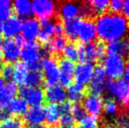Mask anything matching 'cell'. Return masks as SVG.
<instances>
[{"label":"cell","mask_w":129,"mask_h":128,"mask_svg":"<svg viewBox=\"0 0 129 128\" xmlns=\"http://www.w3.org/2000/svg\"><path fill=\"white\" fill-rule=\"evenodd\" d=\"M97 36L103 42H112L124 39L128 32V22L119 13H104L95 22Z\"/></svg>","instance_id":"1"},{"label":"cell","mask_w":129,"mask_h":128,"mask_svg":"<svg viewBox=\"0 0 129 128\" xmlns=\"http://www.w3.org/2000/svg\"><path fill=\"white\" fill-rule=\"evenodd\" d=\"M63 32L70 40L75 41L79 39L83 44L92 43L97 37L95 23L90 19L81 18L64 21Z\"/></svg>","instance_id":"2"},{"label":"cell","mask_w":129,"mask_h":128,"mask_svg":"<svg viewBox=\"0 0 129 128\" xmlns=\"http://www.w3.org/2000/svg\"><path fill=\"white\" fill-rule=\"evenodd\" d=\"M105 90L123 108L129 109V82L125 79H119L117 81L107 79Z\"/></svg>","instance_id":"3"},{"label":"cell","mask_w":129,"mask_h":128,"mask_svg":"<svg viewBox=\"0 0 129 128\" xmlns=\"http://www.w3.org/2000/svg\"><path fill=\"white\" fill-rule=\"evenodd\" d=\"M20 57L29 70H38L41 68V59L42 57L41 48L35 41H25L22 45Z\"/></svg>","instance_id":"4"},{"label":"cell","mask_w":129,"mask_h":128,"mask_svg":"<svg viewBox=\"0 0 129 128\" xmlns=\"http://www.w3.org/2000/svg\"><path fill=\"white\" fill-rule=\"evenodd\" d=\"M104 68L109 79L117 81L124 75L126 62L125 58L115 54L108 53L104 59Z\"/></svg>","instance_id":"5"},{"label":"cell","mask_w":129,"mask_h":128,"mask_svg":"<svg viewBox=\"0 0 129 128\" xmlns=\"http://www.w3.org/2000/svg\"><path fill=\"white\" fill-rule=\"evenodd\" d=\"M41 67L43 70V77L47 87L55 85L59 82V66L55 57L46 56L41 62Z\"/></svg>","instance_id":"6"},{"label":"cell","mask_w":129,"mask_h":128,"mask_svg":"<svg viewBox=\"0 0 129 128\" xmlns=\"http://www.w3.org/2000/svg\"><path fill=\"white\" fill-rule=\"evenodd\" d=\"M14 39H5L1 45V57L5 63L11 64L17 62L20 57L21 48Z\"/></svg>","instance_id":"7"},{"label":"cell","mask_w":129,"mask_h":128,"mask_svg":"<svg viewBox=\"0 0 129 128\" xmlns=\"http://www.w3.org/2000/svg\"><path fill=\"white\" fill-rule=\"evenodd\" d=\"M19 93L27 104L32 107L41 106L45 101V92L41 88H33L22 86L19 89Z\"/></svg>","instance_id":"8"},{"label":"cell","mask_w":129,"mask_h":128,"mask_svg":"<svg viewBox=\"0 0 129 128\" xmlns=\"http://www.w3.org/2000/svg\"><path fill=\"white\" fill-rule=\"evenodd\" d=\"M56 5L51 0H34L32 3V12L41 19H50L56 12Z\"/></svg>","instance_id":"9"},{"label":"cell","mask_w":129,"mask_h":128,"mask_svg":"<svg viewBox=\"0 0 129 128\" xmlns=\"http://www.w3.org/2000/svg\"><path fill=\"white\" fill-rule=\"evenodd\" d=\"M59 66V82L62 87H69L72 84L74 79V73L76 69V64L74 62L62 58L58 62Z\"/></svg>","instance_id":"10"},{"label":"cell","mask_w":129,"mask_h":128,"mask_svg":"<svg viewBox=\"0 0 129 128\" xmlns=\"http://www.w3.org/2000/svg\"><path fill=\"white\" fill-rule=\"evenodd\" d=\"M106 73L103 65H97L94 67L93 75L90 82V91L92 94L100 95L105 90Z\"/></svg>","instance_id":"11"},{"label":"cell","mask_w":129,"mask_h":128,"mask_svg":"<svg viewBox=\"0 0 129 128\" xmlns=\"http://www.w3.org/2000/svg\"><path fill=\"white\" fill-rule=\"evenodd\" d=\"M104 106V101L100 95L96 94H89L83 98V108L84 109L85 112L89 113V116L91 117H99L102 113Z\"/></svg>","instance_id":"12"},{"label":"cell","mask_w":129,"mask_h":128,"mask_svg":"<svg viewBox=\"0 0 129 128\" xmlns=\"http://www.w3.org/2000/svg\"><path fill=\"white\" fill-rule=\"evenodd\" d=\"M93 63H90V62L79 63L77 66H76L75 73H74V79L76 81V83L83 86L90 84L93 75Z\"/></svg>","instance_id":"13"},{"label":"cell","mask_w":129,"mask_h":128,"mask_svg":"<svg viewBox=\"0 0 129 128\" xmlns=\"http://www.w3.org/2000/svg\"><path fill=\"white\" fill-rule=\"evenodd\" d=\"M45 92V100L48 101L50 104H61L66 102L67 93L66 90L61 84H55V85L47 87Z\"/></svg>","instance_id":"14"},{"label":"cell","mask_w":129,"mask_h":128,"mask_svg":"<svg viewBox=\"0 0 129 128\" xmlns=\"http://www.w3.org/2000/svg\"><path fill=\"white\" fill-rule=\"evenodd\" d=\"M40 22L36 19H26L24 23H22L21 37L25 41H34L40 33Z\"/></svg>","instance_id":"15"},{"label":"cell","mask_w":129,"mask_h":128,"mask_svg":"<svg viewBox=\"0 0 129 128\" xmlns=\"http://www.w3.org/2000/svg\"><path fill=\"white\" fill-rule=\"evenodd\" d=\"M22 21L16 16H11L3 24L2 32L7 39H12L17 37L21 32Z\"/></svg>","instance_id":"16"},{"label":"cell","mask_w":129,"mask_h":128,"mask_svg":"<svg viewBox=\"0 0 129 128\" xmlns=\"http://www.w3.org/2000/svg\"><path fill=\"white\" fill-rule=\"evenodd\" d=\"M24 120L26 125L31 126L40 125L45 121V110L43 106H35L27 109Z\"/></svg>","instance_id":"17"},{"label":"cell","mask_w":129,"mask_h":128,"mask_svg":"<svg viewBox=\"0 0 129 128\" xmlns=\"http://www.w3.org/2000/svg\"><path fill=\"white\" fill-rule=\"evenodd\" d=\"M59 16L64 21L77 19L81 14V7L77 4L72 2H65L61 4L58 8Z\"/></svg>","instance_id":"18"},{"label":"cell","mask_w":129,"mask_h":128,"mask_svg":"<svg viewBox=\"0 0 129 128\" xmlns=\"http://www.w3.org/2000/svg\"><path fill=\"white\" fill-rule=\"evenodd\" d=\"M40 33L38 35L40 42L43 45H46L52 39V37L54 35V26L55 23L51 19H41L40 22Z\"/></svg>","instance_id":"19"},{"label":"cell","mask_w":129,"mask_h":128,"mask_svg":"<svg viewBox=\"0 0 129 128\" xmlns=\"http://www.w3.org/2000/svg\"><path fill=\"white\" fill-rule=\"evenodd\" d=\"M18 92V88L14 82H8L5 84L0 91V109H5L10 102L15 97Z\"/></svg>","instance_id":"20"},{"label":"cell","mask_w":129,"mask_h":128,"mask_svg":"<svg viewBox=\"0 0 129 128\" xmlns=\"http://www.w3.org/2000/svg\"><path fill=\"white\" fill-rule=\"evenodd\" d=\"M45 110V121L48 124V127H54L59 124L60 118L61 117L60 105L54 104H49Z\"/></svg>","instance_id":"21"},{"label":"cell","mask_w":129,"mask_h":128,"mask_svg":"<svg viewBox=\"0 0 129 128\" xmlns=\"http://www.w3.org/2000/svg\"><path fill=\"white\" fill-rule=\"evenodd\" d=\"M107 52L120 55L123 58L125 56H129V39L124 38L110 42L107 46Z\"/></svg>","instance_id":"22"},{"label":"cell","mask_w":129,"mask_h":128,"mask_svg":"<svg viewBox=\"0 0 129 128\" xmlns=\"http://www.w3.org/2000/svg\"><path fill=\"white\" fill-rule=\"evenodd\" d=\"M12 5L19 19H27L32 15V3L28 0H15Z\"/></svg>","instance_id":"23"},{"label":"cell","mask_w":129,"mask_h":128,"mask_svg":"<svg viewBox=\"0 0 129 128\" xmlns=\"http://www.w3.org/2000/svg\"><path fill=\"white\" fill-rule=\"evenodd\" d=\"M29 68L24 62H17L13 66V80L14 83L21 86H25Z\"/></svg>","instance_id":"24"},{"label":"cell","mask_w":129,"mask_h":128,"mask_svg":"<svg viewBox=\"0 0 129 128\" xmlns=\"http://www.w3.org/2000/svg\"><path fill=\"white\" fill-rule=\"evenodd\" d=\"M67 98L70 100V102L74 104H78L81 102L84 97L85 89L84 86L80 85L78 83H72L68 87V90L66 91Z\"/></svg>","instance_id":"25"},{"label":"cell","mask_w":129,"mask_h":128,"mask_svg":"<svg viewBox=\"0 0 129 128\" xmlns=\"http://www.w3.org/2000/svg\"><path fill=\"white\" fill-rule=\"evenodd\" d=\"M28 104L22 97H14L7 106V111L10 114L20 116L26 112Z\"/></svg>","instance_id":"26"},{"label":"cell","mask_w":129,"mask_h":128,"mask_svg":"<svg viewBox=\"0 0 129 128\" xmlns=\"http://www.w3.org/2000/svg\"><path fill=\"white\" fill-rule=\"evenodd\" d=\"M66 39L63 36H55L48 43V44L44 45L46 47L47 50H48V54H54L57 55L62 52L64 47L66 46Z\"/></svg>","instance_id":"27"},{"label":"cell","mask_w":129,"mask_h":128,"mask_svg":"<svg viewBox=\"0 0 129 128\" xmlns=\"http://www.w3.org/2000/svg\"><path fill=\"white\" fill-rule=\"evenodd\" d=\"M43 80H44V77H43V74L41 69L31 70V71H29L28 75H27L25 86L37 88L40 85H41Z\"/></svg>","instance_id":"28"},{"label":"cell","mask_w":129,"mask_h":128,"mask_svg":"<svg viewBox=\"0 0 129 128\" xmlns=\"http://www.w3.org/2000/svg\"><path fill=\"white\" fill-rule=\"evenodd\" d=\"M12 12V2L9 0H0V21L6 20Z\"/></svg>","instance_id":"29"},{"label":"cell","mask_w":129,"mask_h":128,"mask_svg":"<svg viewBox=\"0 0 129 128\" xmlns=\"http://www.w3.org/2000/svg\"><path fill=\"white\" fill-rule=\"evenodd\" d=\"M62 54L64 58L67 60L72 61V62L77 60V48L73 42L66 44L62 50Z\"/></svg>","instance_id":"30"},{"label":"cell","mask_w":129,"mask_h":128,"mask_svg":"<svg viewBox=\"0 0 129 128\" xmlns=\"http://www.w3.org/2000/svg\"><path fill=\"white\" fill-rule=\"evenodd\" d=\"M84 58L85 62H90V63H93L97 60L95 44L94 43L84 44Z\"/></svg>","instance_id":"31"},{"label":"cell","mask_w":129,"mask_h":128,"mask_svg":"<svg viewBox=\"0 0 129 128\" xmlns=\"http://www.w3.org/2000/svg\"><path fill=\"white\" fill-rule=\"evenodd\" d=\"M77 128H99L98 118L86 115L83 119L79 121Z\"/></svg>","instance_id":"32"},{"label":"cell","mask_w":129,"mask_h":128,"mask_svg":"<svg viewBox=\"0 0 129 128\" xmlns=\"http://www.w3.org/2000/svg\"><path fill=\"white\" fill-rule=\"evenodd\" d=\"M77 121L71 116V114L61 115L59 121L60 128H76Z\"/></svg>","instance_id":"33"},{"label":"cell","mask_w":129,"mask_h":128,"mask_svg":"<svg viewBox=\"0 0 129 128\" xmlns=\"http://www.w3.org/2000/svg\"><path fill=\"white\" fill-rule=\"evenodd\" d=\"M103 110L109 116H114L118 113L119 105L118 104L112 99H108L105 103H104Z\"/></svg>","instance_id":"34"},{"label":"cell","mask_w":129,"mask_h":128,"mask_svg":"<svg viewBox=\"0 0 129 128\" xmlns=\"http://www.w3.org/2000/svg\"><path fill=\"white\" fill-rule=\"evenodd\" d=\"M0 74L3 80L11 82V80L13 79V66L12 64L5 63L4 66H1Z\"/></svg>","instance_id":"35"},{"label":"cell","mask_w":129,"mask_h":128,"mask_svg":"<svg viewBox=\"0 0 129 128\" xmlns=\"http://www.w3.org/2000/svg\"><path fill=\"white\" fill-rule=\"evenodd\" d=\"M23 122L19 118H10L0 124V128H22Z\"/></svg>","instance_id":"36"},{"label":"cell","mask_w":129,"mask_h":128,"mask_svg":"<svg viewBox=\"0 0 129 128\" xmlns=\"http://www.w3.org/2000/svg\"><path fill=\"white\" fill-rule=\"evenodd\" d=\"M70 113H71V116L76 119V121L77 120L80 121V120H82L86 116V112H85L84 109L79 104H76L74 105H72L71 112Z\"/></svg>","instance_id":"37"},{"label":"cell","mask_w":129,"mask_h":128,"mask_svg":"<svg viewBox=\"0 0 129 128\" xmlns=\"http://www.w3.org/2000/svg\"><path fill=\"white\" fill-rule=\"evenodd\" d=\"M97 60H104L107 55V46L103 41H99L95 44Z\"/></svg>","instance_id":"38"},{"label":"cell","mask_w":129,"mask_h":128,"mask_svg":"<svg viewBox=\"0 0 129 128\" xmlns=\"http://www.w3.org/2000/svg\"><path fill=\"white\" fill-rule=\"evenodd\" d=\"M110 10L112 11V13H119L122 12L123 8V2L120 0H112V1L109 2V6Z\"/></svg>","instance_id":"39"},{"label":"cell","mask_w":129,"mask_h":128,"mask_svg":"<svg viewBox=\"0 0 129 128\" xmlns=\"http://www.w3.org/2000/svg\"><path fill=\"white\" fill-rule=\"evenodd\" d=\"M128 117L126 114H120L116 118V124H117L118 126L123 127L125 125L128 123Z\"/></svg>","instance_id":"40"},{"label":"cell","mask_w":129,"mask_h":128,"mask_svg":"<svg viewBox=\"0 0 129 128\" xmlns=\"http://www.w3.org/2000/svg\"><path fill=\"white\" fill-rule=\"evenodd\" d=\"M71 107H72V105L70 104V103H69V102H64L63 104H61V105H60L61 115L70 114V112H71Z\"/></svg>","instance_id":"41"},{"label":"cell","mask_w":129,"mask_h":128,"mask_svg":"<svg viewBox=\"0 0 129 128\" xmlns=\"http://www.w3.org/2000/svg\"><path fill=\"white\" fill-rule=\"evenodd\" d=\"M10 118V113L6 109H0V124Z\"/></svg>","instance_id":"42"},{"label":"cell","mask_w":129,"mask_h":128,"mask_svg":"<svg viewBox=\"0 0 129 128\" xmlns=\"http://www.w3.org/2000/svg\"><path fill=\"white\" fill-rule=\"evenodd\" d=\"M54 33L56 36H62L63 33V25L58 21L55 23V26H54Z\"/></svg>","instance_id":"43"},{"label":"cell","mask_w":129,"mask_h":128,"mask_svg":"<svg viewBox=\"0 0 129 128\" xmlns=\"http://www.w3.org/2000/svg\"><path fill=\"white\" fill-rule=\"evenodd\" d=\"M122 12H124L125 15L129 16V0L123 2V8Z\"/></svg>","instance_id":"44"},{"label":"cell","mask_w":129,"mask_h":128,"mask_svg":"<svg viewBox=\"0 0 129 128\" xmlns=\"http://www.w3.org/2000/svg\"><path fill=\"white\" fill-rule=\"evenodd\" d=\"M124 79L126 81L129 82V61L127 63H126V68H125V73H124Z\"/></svg>","instance_id":"45"},{"label":"cell","mask_w":129,"mask_h":128,"mask_svg":"<svg viewBox=\"0 0 129 128\" xmlns=\"http://www.w3.org/2000/svg\"><path fill=\"white\" fill-rule=\"evenodd\" d=\"M30 128H49L48 125H35V126H31Z\"/></svg>","instance_id":"46"},{"label":"cell","mask_w":129,"mask_h":128,"mask_svg":"<svg viewBox=\"0 0 129 128\" xmlns=\"http://www.w3.org/2000/svg\"><path fill=\"white\" fill-rule=\"evenodd\" d=\"M4 80L2 78H0V91H2V89H3V87H4Z\"/></svg>","instance_id":"47"},{"label":"cell","mask_w":129,"mask_h":128,"mask_svg":"<svg viewBox=\"0 0 129 128\" xmlns=\"http://www.w3.org/2000/svg\"><path fill=\"white\" fill-rule=\"evenodd\" d=\"M2 27H3V24H2V22L0 21V33L2 32Z\"/></svg>","instance_id":"48"},{"label":"cell","mask_w":129,"mask_h":128,"mask_svg":"<svg viewBox=\"0 0 129 128\" xmlns=\"http://www.w3.org/2000/svg\"><path fill=\"white\" fill-rule=\"evenodd\" d=\"M121 128H129V122H128L127 124H126V125H125L124 126H123V127H121Z\"/></svg>","instance_id":"49"},{"label":"cell","mask_w":129,"mask_h":128,"mask_svg":"<svg viewBox=\"0 0 129 128\" xmlns=\"http://www.w3.org/2000/svg\"><path fill=\"white\" fill-rule=\"evenodd\" d=\"M2 42H3V40H2L1 37H0V48H1V45H2Z\"/></svg>","instance_id":"50"},{"label":"cell","mask_w":129,"mask_h":128,"mask_svg":"<svg viewBox=\"0 0 129 128\" xmlns=\"http://www.w3.org/2000/svg\"><path fill=\"white\" fill-rule=\"evenodd\" d=\"M104 128H115V127H112V126H105V127H104Z\"/></svg>","instance_id":"51"},{"label":"cell","mask_w":129,"mask_h":128,"mask_svg":"<svg viewBox=\"0 0 129 128\" xmlns=\"http://www.w3.org/2000/svg\"><path fill=\"white\" fill-rule=\"evenodd\" d=\"M127 22H128V28H129V20H127Z\"/></svg>","instance_id":"52"},{"label":"cell","mask_w":129,"mask_h":128,"mask_svg":"<svg viewBox=\"0 0 129 128\" xmlns=\"http://www.w3.org/2000/svg\"><path fill=\"white\" fill-rule=\"evenodd\" d=\"M0 59H1V52H0Z\"/></svg>","instance_id":"53"},{"label":"cell","mask_w":129,"mask_h":128,"mask_svg":"<svg viewBox=\"0 0 129 128\" xmlns=\"http://www.w3.org/2000/svg\"><path fill=\"white\" fill-rule=\"evenodd\" d=\"M0 68H1V64H0Z\"/></svg>","instance_id":"54"}]
</instances>
